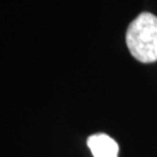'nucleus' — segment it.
<instances>
[{
	"label": "nucleus",
	"instance_id": "f257e3e1",
	"mask_svg": "<svg viewBox=\"0 0 157 157\" xmlns=\"http://www.w3.org/2000/svg\"><path fill=\"white\" fill-rule=\"evenodd\" d=\"M126 43L132 56L141 63L157 62V17L143 12L129 23Z\"/></svg>",
	"mask_w": 157,
	"mask_h": 157
},
{
	"label": "nucleus",
	"instance_id": "f03ea898",
	"mask_svg": "<svg viewBox=\"0 0 157 157\" xmlns=\"http://www.w3.org/2000/svg\"><path fill=\"white\" fill-rule=\"evenodd\" d=\"M87 147L93 157H118L119 146L117 141L106 134H94L87 139Z\"/></svg>",
	"mask_w": 157,
	"mask_h": 157
}]
</instances>
